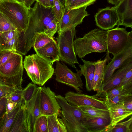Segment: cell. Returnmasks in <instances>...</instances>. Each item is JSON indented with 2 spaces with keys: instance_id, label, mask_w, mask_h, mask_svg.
Returning a JSON list of instances; mask_svg holds the SVG:
<instances>
[{
  "instance_id": "1",
  "label": "cell",
  "mask_w": 132,
  "mask_h": 132,
  "mask_svg": "<svg viewBox=\"0 0 132 132\" xmlns=\"http://www.w3.org/2000/svg\"><path fill=\"white\" fill-rule=\"evenodd\" d=\"M28 26L24 32H19L18 38L17 52L25 55L32 47L37 34L44 32L52 22L56 21L51 8H45L37 2L29 9Z\"/></svg>"
},
{
  "instance_id": "2",
  "label": "cell",
  "mask_w": 132,
  "mask_h": 132,
  "mask_svg": "<svg viewBox=\"0 0 132 132\" xmlns=\"http://www.w3.org/2000/svg\"><path fill=\"white\" fill-rule=\"evenodd\" d=\"M108 32V30L95 29L82 37L76 38L73 42L76 55L81 59L92 53L106 52Z\"/></svg>"
},
{
  "instance_id": "3",
  "label": "cell",
  "mask_w": 132,
  "mask_h": 132,
  "mask_svg": "<svg viewBox=\"0 0 132 132\" xmlns=\"http://www.w3.org/2000/svg\"><path fill=\"white\" fill-rule=\"evenodd\" d=\"M23 63V68L32 82L40 86L44 85L54 73L53 64L36 53L25 56Z\"/></svg>"
},
{
  "instance_id": "4",
  "label": "cell",
  "mask_w": 132,
  "mask_h": 132,
  "mask_svg": "<svg viewBox=\"0 0 132 132\" xmlns=\"http://www.w3.org/2000/svg\"><path fill=\"white\" fill-rule=\"evenodd\" d=\"M29 9L24 3L17 0H0V12L20 32L25 31L27 28Z\"/></svg>"
},
{
  "instance_id": "5",
  "label": "cell",
  "mask_w": 132,
  "mask_h": 132,
  "mask_svg": "<svg viewBox=\"0 0 132 132\" xmlns=\"http://www.w3.org/2000/svg\"><path fill=\"white\" fill-rule=\"evenodd\" d=\"M55 97L61 109L60 116L67 132H88L82 125L84 115L79 108L70 104L61 95Z\"/></svg>"
},
{
  "instance_id": "6",
  "label": "cell",
  "mask_w": 132,
  "mask_h": 132,
  "mask_svg": "<svg viewBox=\"0 0 132 132\" xmlns=\"http://www.w3.org/2000/svg\"><path fill=\"white\" fill-rule=\"evenodd\" d=\"M22 55L18 53L0 66V77L7 85L22 88L23 71Z\"/></svg>"
},
{
  "instance_id": "7",
  "label": "cell",
  "mask_w": 132,
  "mask_h": 132,
  "mask_svg": "<svg viewBox=\"0 0 132 132\" xmlns=\"http://www.w3.org/2000/svg\"><path fill=\"white\" fill-rule=\"evenodd\" d=\"M76 27L62 31L56 38L59 60L77 69L75 64H79L74 50L73 42Z\"/></svg>"
},
{
  "instance_id": "8",
  "label": "cell",
  "mask_w": 132,
  "mask_h": 132,
  "mask_svg": "<svg viewBox=\"0 0 132 132\" xmlns=\"http://www.w3.org/2000/svg\"><path fill=\"white\" fill-rule=\"evenodd\" d=\"M54 72L56 80L58 82L64 84L74 88L77 92L81 93L83 84L81 80L79 70L76 69L77 73L73 72L64 63L56 61Z\"/></svg>"
},
{
  "instance_id": "9",
  "label": "cell",
  "mask_w": 132,
  "mask_h": 132,
  "mask_svg": "<svg viewBox=\"0 0 132 132\" xmlns=\"http://www.w3.org/2000/svg\"><path fill=\"white\" fill-rule=\"evenodd\" d=\"M106 38L107 50L113 56L122 50L127 45L131 32L118 26L108 30Z\"/></svg>"
},
{
  "instance_id": "10",
  "label": "cell",
  "mask_w": 132,
  "mask_h": 132,
  "mask_svg": "<svg viewBox=\"0 0 132 132\" xmlns=\"http://www.w3.org/2000/svg\"><path fill=\"white\" fill-rule=\"evenodd\" d=\"M87 7L68 10L65 6L63 16L58 23V34L81 23L84 18L89 15L86 10Z\"/></svg>"
},
{
  "instance_id": "11",
  "label": "cell",
  "mask_w": 132,
  "mask_h": 132,
  "mask_svg": "<svg viewBox=\"0 0 132 132\" xmlns=\"http://www.w3.org/2000/svg\"><path fill=\"white\" fill-rule=\"evenodd\" d=\"M132 59V31H131L128 43L121 51L114 56L110 62L105 65L103 83L112 76L115 70L120 68Z\"/></svg>"
},
{
  "instance_id": "12",
  "label": "cell",
  "mask_w": 132,
  "mask_h": 132,
  "mask_svg": "<svg viewBox=\"0 0 132 132\" xmlns=\"http://www.w3.org/2000/svg\"><path fill=\"white\" fill-rule=\"evenodd\" d=\"M55 95L49 87H41L39 104L41 115L47 116L56 114L60 115L61 108Z\"/></svg>"
},
{
  "instance_id": "13",
  "label": "cell",
  "mask_w": 132,
  "mask_h": 132,
  "mask_svg": "<svg viewBox=\"0 0 132 132\" xmlns=\"http://www.w3.org/2000/svg\"><path fill=\"white\" fill-rule=\"evenodd\" d=\"M65 98L70 104L77 106H88L104 109L108 108L105 101L95 95H89L82 93L69 91L66 93Z\"/></svg>"
},
{
  "instance_id": "14",
  "label": "cell",
  "mask_w": 132,
  "mask_h": 132,
  "mask_svg": "<svg viewBox=\"0 0 132 132\" xmlns=\"http://www.w3.org/2000/svg\"><path fill=\"white\" fill-rule=\"evenodd\" d=\"M95 18L96 26L106 30L112 29L118 25L119 21L117 12L112 7L100 9L95 14Z\"/></svg>"
},
{
  "instance_id": "15",
  "label": "cell",
  "mask_w": 132,
  "mask_h": 132,
  "mask_svg": "<svg viewBox=\"0 0 132 132\" xmlns=\"http://www.w3.org/2000/svg\"><path fill=\"white\" fill-rule=\"evenodd\" d=\"M41 87H37L34 95L29 102L25 103L27 108V122L29 132H33L36 119L41 115L40 108L39 97Z\"/></svg>"
},
{
  "instance_id": "16",
  "label": "cell",
  "mask_w": 132,
  "mask_h": 132,
  "mask_svg": "<svg viewBox=\"0 0 132 132\" xmlns=\"http://www.w3.org/2000/svg\"><path fill=\"white\" fill-rule=\"evenodd\" d=\"M118 14V26L132 28V0H122L112 7Z\"/></svg>"
},
{
  "instance_id": "17",
  "label": "cell",
  "mask_w": 132,
  "mask_h": 132,
  "mask_svg": "<svg viewBox=\"0 0 132 132\" xmlns=\"http://www.w3.org/2000/svg\"><path fill=\"white\" fill-rule=\"evenodd\" d=\"M132 64V59L129 60L121 67L115 73H113L110 78L103 84L99 93L96 95L105 92L112 88L120 85L125 75L129 66Z\"/></svg>"
},
{
  "instance_id": "18",
  "label": "cell",
  "mask_w": 132,
  "mask_h": 132,
  "mask_svg": "<svg viewBox=\"0 0 132 132\" xmlns=\"http://www.w3.org/2000/svg\"><path fill=\"white\" fill-rule=\"evenodd\" d=\"M110 121V120L103 118L88 117L84 115L82 124L88 132H105Z\"/></svg>"
},
{
  "instance_id": "19",
  "label": "cell",
  "mask_w": 132,
  "mask_h": 132,
  "mask_svg": "<svg viewBox=\"0 0 132 132\" xmlns=\"http://www.w3.org/2000/svg\"><path fill=\"white\" fill-rule=\"evenodd\" d=\"M35 50L39 56L50 63L53 64L60 60L57 44L55 40Z\"/></svg>"
},
{
  "instance_id": "20",
  "label": "cell",
  "mask_w": 132,
  "mask_h": 132,
  "mask_svg": "<svg viewBox=\"0 0 132 132\" xmlns=\"http://www.w3.org/2000/svg\"><path fill=\"white\" fill-rule=\"evenodd\" d=\"M109 53L107 52L106 57L103 60H98L95 62V69L92 82V90L98 94L103 83L104 69L109 59Z\"/></svg>"
},
{
  "instance_id": "21",
  "label": "cell",
  "mask_w": 132,
  "mask_h": 132,
  "mask_svg": "<svg viewBox=\"0 0 132 132\" xmlns=\"http://www.w3.org/2000/svg\"><path fill=\"white\" fill-rule=\"evenodd\" d=\"M108 107L111 120L110 124L108 128L123 120L132 114V112L127 111L125 110L123 102Z\"/></svg>"
},
{
  "instance_id": "22",
  "label": "cell",
  "mask_w": 132,
  "mask_h": 132,
  "mask_svg": "<svg viewBox=\"0 0 132 132\" xmlns=\"http://www.w3.org/2000/svg\"><path fill=\"white\" fill-rule=\"evenodd\" d=\"M10 132H29L27 108L24 102L22 103L15 117Z\"/></svg>"
},
{
  "instance_id": "23",
  "label": "cell",
  "mask_w": 132,
  "mask_h": 132,
  "mask_svg": "<svg viewBox=\"0 0 132 132\" xmlns=\"http://www.w3.org/2000/svg\"><path fill=\"white\" fill-rule=\"evenodd\" d=\"M81 59L84 64L79 65L80 69L79 71L81 74L84 76L86 89L90 92L92 90V82L94 75L95 61H90L82 58Z\"/></svg>"
},
{
  "instance_id": "24",
  "label": "cell",
  "mask_w": 132,
  "mask_h": 132,
  "mask_svg": "<svg viewBox=\"0 0 132 132\" xmlns=\"http://www.w3.org/2000/svg\"><path fill=\"white\" fill-rule=\"evenodd\" d=\"M23 102L18 103L12 111L7 114L5 113L0 122V132H10L12 125Z\"/></svg>"
},
{
  "instance_id": "25",
  "label": "cell",
  "mask_w": 132,
  "mask_h": 132,
  "mask_svg": "<svg viewBox=\"0 0 132 132\" xmlns=\"http://www.w3.org/2000/svg\"><path fill=\"white\" fill-rule=\"evenodd\" d=\"M83 114L87 116L100 117L110 120L108 110L90 106H83L78 107Z\"/></svg>"
},
{
  "instance_id": "26",
  "label": "cell",
  "mask_w": 132,
  "mask_h": 132,
  "mask_svg": "<svg viewBox=\"0 0 132 132\" xmlns=\"http://www.w3.org/2000/svg\"><path fill=\"white\" fill-rule=\"evenodd\" d=\"M56 114L47 116L48 132H67L62 119Z\"/></svg>"
},
{
  "instance_id": "27",
  "label": "cell",
  "mask_w": 132,
  "mask_h": 132,
  "mask_svg": "<svg viewBox=\"0 0 132 132\" xmlns=\"http://www.w3.org/2000/svg\"><path fill=\"white\" fill-rule=\"evenodd\" d=\"M105 132H132V117L123 122L108 127Z\"/></svg>"
},
{
  "instance_id": "28",
  "label": "cell",
  "mask_w": 132,
  "mask_h": 132,
  "mask_svg": "<svg viewBox=\"0 0 132 132\" xmlns=\"http://www.w3.org/2000/svg\"><path fill=\"white\" fill-rule=\"evenodd\" d=\"M132 88L124 89L120 94L110 99H105V101L107 106H110L123 102L128 98L132 97Z\"/></svg>"
},
{
  "instance_id": "29",
  "label": "cell",
  "mask_w": 132,
  "mask_h": 132,
  "mask_svg": "<svg viewBox=\"0 0 132 132\" xmlns=\"http://www.w3.org/2000/svg\"><path fill=\"white\" fill-rule=\"evenodd\" d=\"M54 40L44 32L39 33L36 35L33 44L34 50L41 48Z\"/></svg>"
},
{
  "instance_id": "30",
  "label": "cell",
  "mask_w": 132,
  "mask_h": 132,
  "mask_svg": "<svg viewBox=\"0 0 132 132\" xmlns=\"http://www.w3.org/2000/svg\"><path fill=\"white\" fill-rule=\"evenodd\" d=\"M33 132H48L47 116L41 115L36 119Z\"/></svg>"
},
{
  "instance_id": "31",
  "label": "cell",
  "mask_w": 132,
  "mask_h": 132,
  "mask_svg": "<svg viewBox=\"0 0 132 132\" xmlns=\"http://www.w3.org/2000/svg\"><path fill=\"white\" fill-rule=\"evenodd\" d=\"M65 5L61 0H53L52 10L54 16L58 23L63 14Z\"/></svg>"
},
{
  "instance_id": "32",
  "label": "cell",
  "mask_w": 132,
  "mask_h": 132,
  "mask_svg": "<svg viewBox=\"0 0 132 132\" xmlns=\"http://www.w3.org/2000/svg\"><path fill=\"white\" fill-rule=\"evenodd\" d=\"M17 30L16 28L6 16L0 12V32Z\"/></svg>"
},
{
  "instance_id": "33",
  "label": "cell",
  "mask_w": 132,
  "mask_h": 132,
  "mask_svg": "<svg viewBox=\"0 0 132 132\" xmlns=\"http://www.w3.org/2000/svg\"><path fill=\"white\" fill-rule=\"evenodd\" d=\"M37 87L35 84L30 83L23 89V99L25 103L28 102L32 99L34 95Z\"/></svg>"
},
{
  "instance_id": "34",
  "label": "cell",
  "mask_w": 132,
  "mask_h": 132,
  "mask_svg": "<svg viewBox=\"0 0 132 132\" xmlns=\"http://www.w3.org/2000/svg\"><path fill=\"white\" fill-rule=\"evenodd\" d=\"M14 87L7 84L0 77V97H7L16 89Z\"/></svg>"
},
{
  "instance_id": "35",
  "label": "cell",
  "mask_w": 132,
  "mask_h": 132,
  "mask_svg": "<svg viewBox=\"0 0 132 132\" xmlns=\"http://www.w3.org/2000/svg\"><path fill=\"white\" fill-rule=\"evenodd\" d=\"M120 85L124 89L132 88V64L128 68L121 82Z\"/></svg>"
},
{
  "instance_id": "36",
  "label": "cell",
  "mask_w": 132,
  "mask_h": 132,
  "mask_svg": "<svg viewBox=\"0 0 132 132\" xmlns=\"http://www.w3.org/2000/svg\"><path fill=\"white\" fill-rule=\"evenodd\" d=\"M6 98L7 99L18 104L23 102V89L22 88H17L15 90L11 93Z\"/></svg>"
},
{
  "instance_id": "37",
  "label": "cell",
  "mask_w": 132,
  "mask_h": 132,
  "mask_svg": "<svg viewBox=\"0 0 132 132\" xmlns=\"http://www.w3.org/2000/svg\"><path fill=\"white\" fill-rule=\"evenodd\" d=\"M19 32L16 30L4 32H0V42L9 40L17 38Z\"/></svg>"
},
{
  "instance_id": "38",
  "label": "cell",
  "mask_w": 132,
  "mask_h": 132,
  "mask_svg": "<svg viewBox=\"0 0 132 132\" xmlns=\"http://www.w3.org/2000/svg\"><path fill=\"white\" fill-rule=\"evenodd\" d=\"M122 86L119 85L105 92V99L112 98L121 93L124 90Z\"/></svg>"
},
{
  "instance_id": "39",
  "label": "cell",
  "mask_w": 132,
  "mask_h": 132,
  "mask_svg": "<svg viewBox=\"0 0 132 132\" xmlns=\"http://www.w3.org/2000/svg\"><path fill=\"white\" fill-rule=\"evenodd\" d=\"M16 53L10 50L0 51V66L6 62Z\"/></svg>"
},
{
  "instance_id": "40",
  "label": "cell",
  "mask_w": 132,
  "mask_h": 132,
  "mask_svg": "<svg viewBox=\"0 0 132 132\" xmlns=\"http://www.w3.org/2000/svg\"><path fill=\"white\" fill-rule=\"evenodd\" d=\"M96 0H76L70 9H75L93 4Z\"/></svg>"
},
{
  "instance_id": "41",
  "label": "cell",
  "mask_w": 132,
  "mask_h": 132,
  "mask_svg": "<svg viewBox=\"0 0 132 132\" xmlns=\"http://www.w3.org/2000/svg\"><path fill=\"white\" fill-rule=\"evenodd\" d=\"M58 29V23L54 21L51 23L47 27L44 32L51 37H53Z\"/></svg>"
},
{
  "instance_id": "42",
  "label": "cell",
  "mask_w": 132,
  "mask_h": 132,
  "mask_svg": "<svg viewBox=\"0 0 132 132\" xmlns=\"http://www.w3.org/2000/svg\"><path fill=\"white\" fill-rule=\"evenodd\" d=\"M7 99L5 97H0V122L6 112Z\"/></svg>"
},
{
  "instance_id": "43",
  "label": "cell",
  "mask_w": 132,
  "mask_h": 132,
  "mask_svg": "<svg viewBox=\"0 0 132 132\" xmlns=\"http://www.w3.org/2000/svg\"><path fill=\"white\" fill-rule=\"evenodd\" d=\"M18 103L7 99L5 113L7 114L12 111L15 108Z\"/></svg>"
},
{
  "instance_id": "44",
  "label": "cell",
  "mask_w": 132,
  "mask_h": 132,
  "mask_svg": "<svg viewBox=\"0 0 132 132\" xmlns=\"http://www.w3.org/2000/svg\"><path fill=\"white\" fill-rule=\"evenodd\" d=\"M123 103L124 108L127 111L132 112V97L124 101Z\"/></svg>"
},
{
  "instance_id": "45",
  "label": "cell",
  "mask_w": 132,
  "mask_h": 132,
  "mask_svg": "<svg viewBox=\"0 0 132 132\" xmlns=\"http://www.w3.org/2000/svg\"><path fill=\"white\" fill-rule=\"evenodd\" d=\"M40 4L45 8L49 7V0H36Z\"/></svg>"
},
{
  "instance_id": "46",
  "label": "cell",
  "mask_w": 132,
  "mask_h": 132,
  "mask_svg": "<svg viewBox=\"0 0 132 132\" xmlns=\"http://www.w3.org/2000/svg\"><path fill=\"white\" fill-rule=\"evenodd\" d=\"M76 0H65V6L68 9L70 10Z\"/></svg>"
},
{
  "instance_id": "47",
  "label": "cell",
  "mask_w": 132,
  "mask_h": 132,
  "mask_svg": "<svg viewBox=\"0 0 132 132\" xmlns=\"http://www.w3.org/2000/svg\"><path fill=\"white\" fill-rule=\"evenodd\" d=\"M122 0H108V2L112 5H115Z\"/></svg>"
}]
</instances>
